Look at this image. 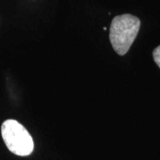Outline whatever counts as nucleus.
Here are the masks:
<instances>
[{
    "label": "nucleus",
    "mask_w": 160,
    "mask_h": 160,
    "mask_svg": "<svg viewBox=\"0 0 160 160\" xmlns=\"http://www.w3.org/2000/svg\"><path fill=\"white\" fill-rule=\"evenodd\" d=\"M1 134L12 153L27 157L34 150V142L28 130L14 119L6 120L1 126Z\"/></svg>",
    "instance_id": "f03ea898"
},
{
    "label": "nucleus",
    "mask_w": 160,
    "mask_h": 160,
    "mask_svg": "<svg viewBox=\"0 0 160 160\" xmlns=\"http://www.w3.org/2000/svg\"><path fill=\"white\" fill-rule=\"evenodd\" d=\"M153 59H154L156 64L160 68V46H158L154 51H153Z\"/></svg>",
    "instance_id": "7ed1b4c3"
},
{
    "label": "nucleus",
    "mask_w": 160,
    "mask_h": 160,
    "mask_svg": "<svg viewBox=\"0 0 160 160\" xmlns=\"http://www.w3.org/2000/svg\"><path fill=\"white\" fill-rule=\"evenodd\" d=\"M141 21L132 14H122L113 19L109 29V40L115 52L125 55L137 37Z\"/></svg>",
    "instance_id": "f257e3e1"
}]
</instances>
